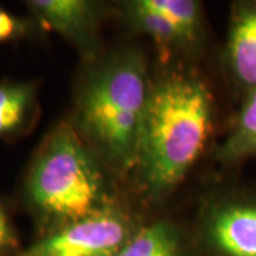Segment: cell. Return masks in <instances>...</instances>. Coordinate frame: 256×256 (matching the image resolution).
Returning a JSON list of instances; mask_svg holds the SVG:
<instances>
[{
    "mask_svg": "<svg viewBox=\"0 0 256 256\" xmlns=\"http://www.w3.org/2000/svg\"><path fill=\"white\" fill-rule=\"evenodd\" d=\"M216 114V96L198 73L152 80L136 165L148 195L162 198L182 181L210 144Z\"/></svg>",
    "mask_w": 256,
    "mask_h": 256,
    "instance_id": "1",
    "label": "cell"
},
{
    "mask_svg": "<svg viewBox=\"0 0 256 256\" xmlns=\"http://www.w3.org/2000/svg\"><path fill=\"white\" fill-rule=\"evenodd\" d=\"M151 84L142 53L124 48L92 64L80 86L74 127L117 174L136 170Z\"/></svg>",
    "mask_w": 256,
    "mask_h": 256,
    "instance_id": "2",
    "label": "cell"
},
{
    "mask_svg": "<svg viewBox=\"0 0 256 256\" xmlns=\"http://www.w3.org/2000/svg\"><path fill=\"white\" fill-rule=\"evenodd\" d=\"M101 165L73 121H63L47 134L23 188L40 235L114 205Z\"/></svg>",
    "mask_w": 256,
    "mask_h": 256,
    "instance_id": "3",
    "label": "cell"
},
{
    "mask_svg": "<svg viewBox=\"0 0 256 256\" xmlns=\"http://www.w3.org/2000/svg\"><path fill=\"white\" fill-rule=\"evenodd\" d=\"M140 226L114 204L40 235L16 256H112Z\"/></svg>",
    "mask_w": 256,
    "mask_h": 256,
    "instance_id": "4",
    "label": "cell"
},
{
    "mask_svg": "<svg viewBox=\"0 0 256 256\" xmlns=\"http://www.w3.org/2000/svg\"><path fill=\"white\" fill-rule=\"evenodd\" d=\"M200 245L206 256H256V191L226 186L202 212Z\"/></svg>",
    "mask_w": 256,
    "mask_h": 256,
    "instance_id": "5",
    "label": "cell"
},
{
    "mask_svg": "<svg viewBox=\"0 0 256 256\" xmlns=\"http://www.w3.org/2000/svg\"><path fill=\"white\" fill-rule=\"evenodd\" d=\"M220 63L238 100L256 87V0L230 4Z\"/></svg>",
    "mask_w": 256,
    "mask_h": 256,
    "instance_id": "6",
    "label": "cell"
},
{
    "mask_svg": "<svg viewBox=\"0 0 256 256\" xmlns=\"http://www.w3.org/2000/svg\"><path fill=\"white\" fill-rule=\"evenodd\" d=\"M37 24L72 42L90 60L96 57L101 6L88 0H30L26 3Z\"/></svg>",
    "mask_w": 256,
    "mask_h": 256,
    "instance_id": "7",
    "label": "cell"
},
{
    "mask_svg": "<svg viewBox=\"0 0 256 256\" xmlns=\"http://www.w3.org/2000/svg\"><path fill=\"white\" fill-rule=\"evenodd\" d=\"M254 156H256V87L238 100L226 134L216 146L215 161L222 171L229 172Z\"/></svg>",
    "mask_w": 256,
    "mask_h": 256,
    "instance_id": "8",
    "label": "cell"
},
{
    "mask_svg": "<svg viewBox=\"0 0 256 256\" xmlns=\"http://www.w3.org/2000/svg\"><path fill=\"white\" fill-rule=\"evenodd\" d=\"M37 86L30 82H0V140L18 136L34 118Z\"/></svg>",
    "mask_w": 256,
    "mask_h": 256,
    "instance_id": "9",
    "label": "cell"
},
{
    "mask_svg": "<svg viewBox=\"0 0 256 256\" xmlns=\"http://www.w3.org/2000/svg\"><path fill=\"white\" fill-rule=\"evenodd\" d=\"M122 14L132 28L151 37L164 50L174 52L191 48L182 33L164 14L152 9L146 0L126 2L122 4Z\"/></svg>",
    "mask_w": 256,
    "mask_h": 256,
    "instance_id": "10",
    "label": "cell"
},
{
    "mask_svg": "<svg viewBox=\"0 0 256 256\" xmlns=\"http://www.w3.org/2000/svg\"><path fill=\"white\" fill-rule=\"evenodd\" d=\"M112 256H186L180 230L172 224L160 220L140 226Z\"/></svg>",
    "mask_w": 256,
    "mask_h": 256,
    "instance_id": "11",
    "label": "cell"
},
{
    "mask_svg": "<svg viewBox=\"0 0 256 256\" xmlns=\"http://www.w3.org/2000/svg\"><path fill=\"white\" fill-rule=\"evenodd\" d=\"M146 3L164 14L178 28L190 46L195 47L204 37V12L195 0H146Z\"/></svg>",
    "mask_w": 256,
    "mask_h": 256,
    "instance_id": "12",
    "label": "cell"
},
{
    "mask_svg": "<svg viewBox=\"0 0 256 256\" xmlns=\"http://www.w3.org/2000/svg\"><path fill=\"white\" fill-rule=\"evenodd\" d=\"M30 28H32L30 22L0 8V44L12 40H18L24 34H28Z\"/></svg>",
    "mask_w": 256,
    "mask_h": 256,
    "instance_id": "13",
    "label": "cell"
},
{
    "mask_svg": "<svg viewBox=\"0 0 256 256\" xmlns=\"http://www.w3.org/2000/svg\"><path fill=\"white\" fill-rule=\"evenodd\" d=\"M20 249L18 232L0 202V256H16Z\"/></svg>",
    "mask_w": 256,
    "mask_h": 256,
    "instance_id": "14",
    "label": "cell"
}]
</instances>
